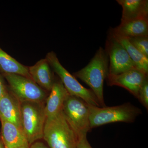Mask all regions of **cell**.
I'll use <instances>...</instances> for the list:
<instances>
[{
    "label": "cell",
    "instance_id": "obj_3",
    "mask_svg": "<svg viewBox=\"0 0 148 148\" xmlns=\"http://www.w3.org/2000/svg\"><path fill=\"white\" fill-rule=\"evenodd\" d=\"M88 107L91 129L112 123H132L142 113L141 109L130 103L101 108L88 104Z\"/></svg>",
    "mask_w": 148,
    "mask_h": 148
},
{
    "label": "cell",
    "instance_id": "obj_1",
    "mask_svg": "<svg viewBox=\"0 0 148 148\" xmlns=\"http://www.w3.org/2000/svg\"><path fill=\"white\" fill-rule=\"evenodd\" d=\"M108 56L105 49L99 48L87 66L74 73L90 88L100 106L106 107L104 99L103 87L105 80L109 75Z\"/></svg>",
    "mask_w": 148,
    "mask_h": 148
},
{
    "label": "cell",
    "instance_id": "obj_7",
    "mask_svg": "<svg viewBox=\"0 0 148 148\" xmlns=\"http://www.w3.org/2000/svg\"><path fill=\"white\" fill-rule=\"evenodd\" d=\"M13 94L20 103H44L46 94L44 90L31 79L16 74H5Z\"/></svg>",
    "mask_w": 148,
    "mask_h": 148
},
{
    "label": "cell",
    "instance_id": "obj_5",
    "mask_svg": "<svg viewBox=\"0 0 148 148\" xmlns=\"http://www.w3.org/2000/svg\"><path fill=\"white\" fill-rule=\"evenodd\" d=\"M45 58L60 77L61 82L70 95L81 98L88 105L101 107L92 90L83 86L75 77L69 73L62 66L54 52L51 51L48 53Z\"/></svg>",
    "mask_w": 148,
    "mask_h": 148
},
{
    "label": "cell",
    "instance_id": "obj_13",
    "mask_svg": "<svg viewBox=\"0 0 148 148\" xmlns=\"http://www.w3.org/2000/svg\"><path fill=\"white\" fill-rule=\"evenodd\" d=\"M31 79L44 90L50 91L54 82L51 71L50 65L46 58L38 61L29 67Z\"/></svg>",
    "mask_w": 148,
    "mask_h": 148
},
{
    "label": "cell",
    "instance_id": "obj_23",
    "mask_svg": "<svg viewBox=\"0 0 148 148\" xmlns=\"http://www.w3.org/2000/svg\"><path fill=\"white\" fill-rule=\"evenodd\" d=\"M0 148H5L3 144L2 140V139H1V138H0Z\"/></svg>",
    "mask_w": 148,
    "mask_h": 148
},
{
    "label": "cell",
    "instance_id": "obj_4",
    "mask_svg": "<svg viewBox=\"0 0 148 148\" xmlns=\"http://www.w3.org/2000/svg\"><path fill=\"white\" fill-rule=\"evenodd\" d=\"M44 103H21L22 129L30 145L43 138L46 116Z\"/></svg>",
    "mask_w": 148,
    "mask_h": 148
},
{
    "label": "cell",
    "instance_id": "obj_18",
    "mask_svg": "<svg viewBox=\"0 0 148 148\" xmlns=\"http://www.w3.org/2000/svg\"><path fill=\"white\" fill-rule=\"evenodd\" d=\"M127 39L138 51L148 58V36L132 37Z\"/></svg>",
    "mask_w": 148,
    "mask_h": 148
},
{
    "label": "cell",
    "instance_id": "obj_2",
    "mask_svg": "<svg viewBox=\"0 0 148 148\" xmlns=\"http://www.w3.org/2000/svg\"><path fill=\"white\" fill-rule=\"evenodd\" d=\"M43 138L49 148H75L78 136L62 110L54 116L46 117Z\"/></svg>",
    "mask_w": 148,
    "mask_h": 148
},
{
    "label": "cell",
    "instance_id": "obj_12",
    "mask_svg": "<svg viewBox=\"0 0 148 148\" xmlns=\"http://www.w3.org/2000/svg\"><path fill=\"white\" fill-rule=\"evenodd\" d=\"M69 95L61 81L54 82L45 107L46 117L54 116L62 111L64 102Z\"/></svg>",
    "mask_w": 148,
    "mask_h": 148
},
{
    "label": "cell",
    "instance_id": "obj_21",
    "mask_svg": "<svg viewBox=\"0 0 148 148\" xmlns=\"http://www.w3.org/2000/svg\"><path fill=\"white\" fill-rule=\"evenodd\" d=\"M30 148H49L43 143L40 142H36L30 145Z\"/></svg>",
    "mask_w": 148,
    "mask_h": 148
},
{
    "label": "cell",
    "instance_id": "obj_8",
    "mask_svg": "<svg viewBox=\"0 0 148 148\" xmlns=\"http://www.w3.org/2000/svg\"><path fill=\"white\" fill-rule=\"evenodd\" d=\"M105 50L108 56L109 74L116 75L136 68L123 46L109 32Z\"/></svg>",
    "mask_w": 148,
    "mask_h": 148
},
{
    "label": "cell",
    "instance_id": "obj_22",
    "mask_svg": "<svg viewBox=\"0 0 148 148\" xmlns=\"http://www.w3.org/2000/svg\"><path fill=\"white\" fill-rule=\"evenodd\" d=\"M6 91L7 90H6L5 88L3 83L2 80L0 77V98L2 97Z\"/></svg>",
    "mask_w": 148,
    "mask_h": 148
},
{
    "label": "cell",
    "instance_id": "obj_14",
    "mask_svg": "<svg viewBox=\"0 0 148 148\" xmlns=\"http://www.w3.org/2000/svg\"><path fill=\"white\" fill-rule=\"evenodd\" d=\"M122 7L121 22L148 18V0H117Z\"/></svg>",
    "mask_w": 148,
    "mask_h": 148
},
{
    "label": "cell",
    "instance_id": "obj_6",
    "mask_svg": "<svg viewBox=\"0 0 148 148\" xmlns=\"http://www.w3.org/2000/svg\"><path fill=\"white\" fill-rule=\"evenodd\" d=\"M63 111L78 137L90 132L91 128L88 104L83 100L69 94L64 102Z\"/></svg>",
    "mask_w": 148,
    "mask_h": 148
},
{
    "label": "cell",
    "instance_id": "obj_16",
    "mask_svg": "<svg viewBox=\"0 0 148 148\" xmlns=\"http://www.w3.org/2000/svg\"><path fill=\"white\" fill-rule=\"evenodd\" d=\"M0 70L5 74H16L31 79L29 67L20 64L1 48Z\"/></svg>",
    "mask_w": 148,
    "mask_h": 148
},
{
    "label": "cell",
    "instance_id": "obj_10",
    "mask_svg": "<svg viewBox=\"0 0 148 148\" xmlns=\"http://www.w3.org/2000/svg\"><path fill=\"white\" fill-rule=\"evenodd\" d=\"M0 119L1 121L12 123L22 129L21 103L12 93L7 91L0 98Z\"/></svg>",
    "mask_w": 148,
    "mask_h": 148
},
{
    "label": "cell",
    "instance_id": "obj_17",
    "mask_svg": "<svg viewBox=\"0 0 148 148\" xmlns=\"http://www.w3.org/2000/svg\"><path fill=\"white\" fill-rule=\"evenodd\" d=\"M109 32L123 46L136 68L148 74V58L138 51L130 42L127 38L115 34L111 30Z\"/></svg>",
    "mask_w": 148,
    "mask_h": 148
},
{
    "label": "cell",
    "instance_id": "obj_11",
    "mask_svg": "<svg viewBox=\"0 0 148 148\" xmlns=\"http://www.w3.org/2000/svg\"><path fill=\"white\" fill-rule=\"evenodd\" d=\"M1 122V139L5 148H30L23 130L6 121Z\"/></svg>",
    "mask_w": 148,
    "mask_h": 148
},
{
    "label": "cell",
    "instance_id": "obj_19",
    "mask_svg": "<svg viewBox=\"0 0 148 148\" xmlns=\"http://www.w3.org/2000/svg\"><path fill=\"white\" fill-rule=\"evenodd\" d=\"M138 99L147 110L148 109V80L145 81L138 93Z\"/></svg>",
    "mask_w": 148,
    "mask_h": 148
},
{
    "label": "cell",
    "instance_id": "obj_15",
    "mask_svg": "<svg viewBox=\"0 0 148 148\" xmlns=\"http://www.w3.org/2000/svg\"><path fill=\"white\" fill-rule=\"evenodd\" d=\"M110 30L115 34L125 38L148 36V18L121 22L118 27Z\"/></svg>",
    "mask_w": 148,
    "mask_h": 148
},
{
    "label": "cell",
    "instance_id": "obj_9",
    "mask_svg": "<svg viewBox=\"0 0 148 148\" xmlns=\"http://www.w3.org/2000/svg\"><path fill=\"white\" fill-rule=\"evenodd\" d=\"M147 79L148 74L134 68L119 75L109 74L106 79L108 85L123 88L138 98L140 88Z\"/></svg>",
    "mask_w": 148,
    "mask_h": 148
},
{
    "label": "cell",
    "instance_id": "obj_20",
    "mask_svg": "<svg viewBox=\"0 0 148 148\" xmlns=\"http://www.w3.org/2000/svg\"><path fill=\"white\" fill-rule=\"evenodd\" d=\"M75 148H92L87 139V134H83L78 137Z\"/></svg>",
    "mask_w": 148,
    "mask_h": 148
}]
</instances>
